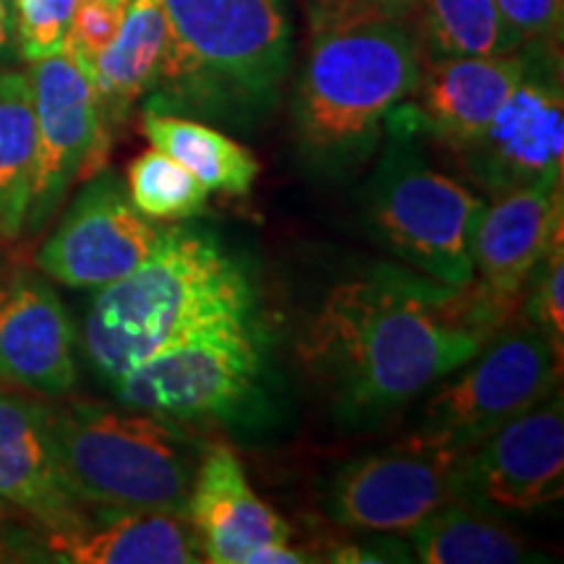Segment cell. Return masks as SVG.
<instances>
[{
	"instance_id": "1",
	"label": "cell",
	"mask_w": 564,
	"mask_h": 564,
	"mask_svg": "<svg viewBox=\"0 0 564 564\" xmlns=\"http://www.w3.org/2000/svg\"><path fill=\"white\" fill-rule=\"evenodd\" d=\"M514 308L476 282L377 264L327 293L303 329L301 361L337 419L369 426L468 364Z\"/></svg>"
},
{
	"instance_id": "2",
	"label": "cell",
	"mask_w": 564,
	"mask_h": 564,
	"mask_svg": "<svg viewBox=\"0 0 564 564\" xmlns=\"http://www.w3.org/2000/svg\"><path fill=\"white\" fill-rule=\"evenodd\" d=\"M419 76V42L405 19L345 11L314 30L291 105L299 158L327 178L358 171Z\"/></svg>"
},
{
	"instance_id": "3",
	"label": "cell",
	"mask_w": 564,
	"mask_h": 564,
	"mask_svg": "<svg viewBox=\"0 0 564 564\" xmlns=\"http://www.w3.org/2000/svg\"><path fill=\"white\" fill-rule=\"evenodd\" d=\"M167 42L144 110L230 129L259 123L280 100L293 58L285 0H160Z\"/></svg>"
},
{
	"instance_id": "4",
	"label": "cell",
	"mask_w": 564,
	"mask_h": 564,
	"mask_svg": "<svg viewBox=\"0 0 564 564\" xmlns=\"http://www.w3.org/2000/svg\"><path fill=\"white\" fill-rule=\"evenodd\" d=\"M259 312L249 270L215 232L162 230L137 270L97 291L84 319V352L112 384L188 329L230 314Z\"/></svg>"
},
{
	"instance_id": "5",
	"label": "cell",
	"mask_w": 564,
	"mask_h": 564,
	"mask_svg": "<svg viewBox=\"0 0 564 564\" xmlns=\"http://www.w3.org/2000/svg\"><path fill=\"white\" fill-rule=\"evenodd\" d=\"M51 421L66 481L89 510L186 514L207 442L181 421L91 400L51 408Z\"/></svg>"
},
{
	"instance_id": "6",
	"label": "cell",
	"mask_w": 564,
	"mask_h": 564,
	"mask_svg": "<svg viewBox=\"0 0 564 564\" xmlns=\"http://www.w3.org/2000/svg\"><path fill=\"white\" fill-rule=\"evenodd\" d=\"M387 137L390 144L361 194L366 230L411 270L447 285H470L486 202L426 162L419 133L387 129Z\"/></svg>"
},
{
	"instance_id": "7",
	"label": "cell",
	"mask_w": 564,
	"mask_h": 564,
	"mask_svg": "<svg viewBox=\"0 0 564 564\" xmlns=\"http://www.w3.org/2000/svg\"><path fill=\"white\" fill-rule=\"evenodd\" d=\"M264 373L267 333L253 312L188 329L110 387L133 411L181 423H230L262 400Z\"/></svg>"
},
{
	"instance_id": "8",
	"label": "cell",
	"mask_w": 564,
	"mask_h": 564,
	"mask_svg": "<svg viewBox=\"0 0 564 564\" xmlns=\"http://www.w3.org/2000/svg\"><path fill=\"white\" fill-rule=\"evenodd\" d=\"M562 382V356L531 322H507L423 400L405 442L465 457Z\"/></svg>"
},
{
	"instance_id": "9",
	"label": "cell",
	"mask_w": 564,
	"mask_h": 564,
	"mask_svg": "<svg viewBox=\"0 0 564 564\" xmlns=\"http://www.w3.org/2000/svg\"><path fill=\"white\" fill-rule=\"evenodd\" d=\"M523 79L474 144L455 152L465 178L502 196L564 167V102L556 42H525Z\"/></svg>"
},
{
	"instance_id": "10",
	"label": "cell",
	"mask_w": 564,
	"mask_h": 564,
	"mask_svg": "<svg viewBox=\"0 0 564 564\" xmlns=\"http://www.w3.org/2000/svg\"><path fill=\"white\" fill-rule=\"evenodd\" d=\"M460 460L403 440L387 453L337 465L324 481L322 510L345 531L405 535L457 499Z\"/></svg>"
},
{
	"instance_id": "11",
	"label": "cell",
	"mask_w": 564,
	"mask_h": 564,
	"mask_svg": "<svg viewBox=\"0 0 564 564\" xmlns=\"http://www.w3.org/2000/svg\"><path fill=\"white\" fill-rule=\"evenodd\" d=\"M30 82L37 118V165L24 228L37 232L61 209L74 181L102 165L110 141L95 87L66 51L34 61Z\"/></svg>"
},
{
	"instance_id": "12",
	"label": "cell",
	"mask_w": 564,
	"mask_h": 564,
	"mask_svg": "<svg viewBox=\"0 0 564 564\" xmlns=\"http://www.w3.org/2000/svg\"><path fill=\"white\" fill-rule=\"evenodd\" d=\"M160 236L162 228L133 207L126 181L100 171L76 194L58 228L42 243L37 267L68 288L100 291L137 270Z\"/></svg>"
},
{
	"instance_id": "13",
	"label": "cell",
	"mask_w": 564,
	"mask_h": 564,
	"mask_svg": "<svg viewBox=\"0 0 564 564\" xmlns=\"http://www.w3.org/2000/svg\"><path fill=\"white\" fill-rule=\"evenodd\" d=\"M564 494L562 390L514 415L460 460L457 499L494 514H528Z\"/></svg>"
},
{
	"instance_id": "14",
	"label": "cell",
	"mask_w": 564,
	"mask_h": 564,
	"mask_svg": "<svg viewBox=\"0 0 564 564\" xmlns=\"http://www.w3.org/2000/svg\"><path fill=\"white\" fill-rule=\"evenodd\" d=\"M525 45L518 53L491 58L421 61L411 105H398L387 129L423 133L447 152H460L481 137L510 91L523 79Z\"/></svg>"
},
{
	"instance_id": "15",
	"label": "cell",
	"mask_w": 564,
	"mask_h": 564,
	"mask_svg": "<svg viewBox=\"0 0 564 564\" xmlns=\"http://www.w3.org/2000/svg\"><path fill=\"white\" fill-rule=\"evenodd\" d=\"M74 352L76 327L51 282L26 270L0 282V382L66 398L79 379Z\"/></svg>"
},
{
	"instance_id": "16",
	"label": "cell",
	"mask_w": 564,
	"mask_h": 564,
	"mask_svg": "<svg viewBox=\"0 0 564 564\" xmlns=\"http://www.w3.org/2000/svg\"><path fill=\"white\" fill-rule=\"evenodd\" d=\"M0 502L30 514L45 535L74 533L91 520L55 453L51 405L6 390H0Z\"/></svg>"
},
{
	"instance_id": "17",
	"label": "cell",
	"mask_w": 564,
	"mask_h": 564,
	"mask_svg": "<svg viewBox=\"0 0 564 564\" xmlns=\"http://www.w3.org/2000/svg\"><path fill=\"white\" fill-rule=\"evenodd\" d=\"M562 173L494 196L474 241V282L491 299L518 306L533 267L564 230Z\"/></svg>"
},
{
	"instance_id": "18",
	"label": "cell",
	"mask_w": 564,
	"mask_h": 564,
	"mask_svg": "<svg viewBox=\"0 0 564 564\" xmlns=\"http://www.w3.org/2000/svg\"><path fill=\"white\" fill-rule=\"evenodd\" d=\"M186 518L199 535L204 562L212 564H246L253 549L295 535L291 523L257 497L228 444L204 449Z\"/></svg>"
},
{
	"instance_id": "19",
	"label": "cell",
	"mask_w": 564,
	"mask_h": 564,
	"mask_svg": "<svg viewBox=\"0 0 564 564\" xmlns=\"http://www.w3.org/2000/svg\"><path fill=\"white\" fill-rule=\"evenodd\" d=\"M47 560L70 564H196L199 535L178 512H105L79 531L45 535Z\"/></svg>"
},
{
	"instance_id": "20",
	"label": "cell",
	"mask_w": 564,
	"mask_h": 564,
	"mask_svg": "<svg viewBox=\"0 0 564 564\" xmlns=\"http://www.w3.org/2000/svg\"><path fill=\"white\" fill-rule=\"evenodd\" d=\"M165 42L167 21L160 0H126L121 30L87 74L110 144L112 131L129 121L133 105L158 82Z\"/></svg>"
},
{
	"instance_id": "21",
	"label": "cell",
	"mask_w": 564,
	"mask_h": 564,
	"mask_svg": "<svg viewBox=\"0 0 564 564\" xmlns=\"http://www.w3.org/2000/svg\"><path fill=\"white\" fill-rule=\"evenodd\" d=\"M415 562L426 564H523L546 562L502 514L453 499L405 533Z\"/></svg>"
},
{
	"instance_id": "22",
	"label": "cell",
	"mask_w": 564,
	"mask_h": 564,
	"mask_svg": "<svg viewBox=\"0 0 564 564\" xmlns=\"http://www.w3.org/2000/svg\"><path fill=\"white\" fill-rule=\"evenodd\" d=\"M141 131L154 150L181 162L209 192L246 196L259 178V162L251 150L196 118L144 110Z\"/></svg>"
},
{
	"instance_id": "23",
	"label": "cell",
	"mask_w": 564,
	"mask_h": 564,
	"mask_svg": "<svg viewBox=\"0 0 564 564\" xmlns=\"http://www.w3.org/2000/svg\"><path fill=\"white\" fill-rule=\"evenodd\" d=\"M405 21H411L421 61L491 58L525 45L497 0H415Z\"/></svg>"
},
{
	"instance_id": "24",
	"label": "cell",
	"mask_w": 564,
	"mask_h": 564,
	"mask_svg": "<svg viewBox=\"0 0 564 564\" xmlns=\"http://www.w3.org/2000/svg\"><path fill=\"white\" fill-rule=\"evenodd\" d=\"M37 165V118L30 74H0V238L21 236Z\"/></svg>"
},
{
	"instance_id": "25",
	"label": "cell",
	"mask_w": 564,
	"mask_h": 564,
	"mask_svg": "<svg viewBox=\"0 0 564 564\" xmlns=\"http://www.w3.org/2000/svg\"><path fill=\"white\" fill-rule=\"evenodd\" d=\"M133 207L150 220H192L207 209L209 188L160 150L141 152L126 173Z\"/></svg>"
},
{
	"instance_id": "26",
	"label": "cell",
	"mask_w": 564,
	"mask_h": 564,
	"mask_svg": "<svg viewBox=\"0 0 564 564\" xmlns=\"http://www.w3.org/2000/svg\"><path fill=\"white\" fill-rule=\"evenodd\" d=\"M525 322L535 324L546 340L554 345V350L564 352V232L554 238L549 251L533 267L528 278L523 295Z\"/></svg>"
},
{
	"instance_id": "27",
	"label": "cell",
	"mask_w": 564,
	"mask_h": 564,
	"mask_svg": "<svg viewBox=\"0 0 564 564\" xmlns=\"http://www.w3.org/2000/svg\"><path fill=\"white\" fill-rule=\"evenodd\" d=\"M79 0H13V37L24 61H42L66 51Z\"/></svg>"
},
{
	"instance_id": "28",
	"label": "cell",
	"mask_w": 564,
	"mask_h": 564,
	"mask_svg": "<svg viewBox=\"0 0 564 564\" xmlns=\"http://www.w3.org/2000/svg\"><path fill=\"white\" fill-rule=\"evenodd\" d=\"M126 0H79L66 40V53L79 63L84 74H89L105 47L116 40L123 24Z\"/></svg>"
},
{
	"instance_id": "29",
	"label": "cell",
	"mask_w": 564,
	"mask_h": 564,
	"mask_svg": "<svg viewBox=\"0 0 564 564\" xmlns=\"http://www.w3.org/2000/svg\"><path fill=\"white\" fill-rule=\"evenodd\" d=\"M497 6L525 42L560 45L564 0H497Z\"/></svg>"
},
{
	"instance_id": "30",
	"label": "cell",
	"mask_w": 564,
	"mask_h": 564,
	"mask_svg": "<svg viewBox=\"0 0 564 564\" xmlns=\"http://www.w3.org/2000/svg\"><path fill=\"white\" fill-rule=\"evenodd\" d=\"M301 562H316L306 549L293 546V541H274V544H264L246 556V564H301Z\"/></svg>"
},
{
	"instance_id": "31",
	"label": "cell",
	"mask_w": 564,
	"mask_h": 564,
	"mask_svg": "<svg viewBox=\"0 0 564 564\" xmlns=\"http://www.w3.org/2000/svg\"><path fill=\"white\" fill-rule=\"evenodd\" d=\"M37 549L24 544V535L13 533L9 520L0 512V562H17V560H40Z\"/></svg>"
},
{
	"instance_id": "32",
	"label": "cell",
	"mask_w": 564,
	"mask_h": 564,
	"mask_svg": "<svg viewBox=\"0 0 564 564\" xmlns=\"http://www.w3.org/2000/svg\"><path fill=\"white\" fill-rule=\"evenodd\" d=\"M415 0H350L348 11H369L379 13V17L392 19H408L411 17Z\"/></svg>"
},
{
	"instance_id": "33",
	"label": "cell",
	"mask_w": 564,
	"mask_h": 564,
	"mask_svg": "<svg viewBox=\"0 0 564 564\" xmlns=\"http://www.w3.org/2000/svg\"><path fill=\"white\" fill-rule=\"evenodd\" d=\"M303 6H306L308 24H312L314 32L327 24V21L343 17V13L350 9V0H303Z\"/></svg>"
},
{
	"instance_id": "34",
	"label": "cell",
	"mask_w": 564,
	"mask_h": 564,
	"mask_svg": "<svg viewBox=\"0 0 564 564\" xmlns=\"http://www.w3.org/2000/svg\"><path fill=\"white\" fill-rule=\"evenodd\" d=\"M13 40V0H0V55Z\"/></svg>"
}]
</instances>
